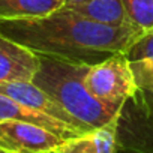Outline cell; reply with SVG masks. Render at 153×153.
Masks as SVG:
<instances>
[{
	"label": "cell",
	"instance_id": "obj_1",
	"mask_svg": "<svg viewBox=\"0 0 153 153\" xmlns=\"http://www.w3.org/2000/svg\"><path fill=\"white\" fill-rule=\"evenodd\" d=\"M0 33L36 54L96 65L123 53L143 32L89 21L65 8L39 18L0 20Z\"/></svg>",
	"mask_w": 153,
	"mask_h": 153
},
{
	"label": "cell",
	"instance_id": "obj_2",
	"mask_svg": "<svg viewBox=\"0 0 153 153\" xmlns=\"http://www.w3.org/2000/svg\"><path fill=\"white\" fill-rule=\"evenodd\" d=\"M38 56L39 69L32 83L59 104L83 132L102 128L117 117L86 89L84 76L90 65L45 54Z\"/></svg>",
	"mask_w": 153,
	"mask_h": 153
},
{
	"label": "cell",
	"instance_id": "obj_3",
	"mask_svg": "<svg viewBox=\"0 0 153 153\" xmlns=\"http://www.w3.org/2000/svg\"><path fill=\"white\" fill-rule=\"evenodd\" d=\"M84 84L90 95L116 116L138 90L131 63L123 53H116L104 62L92 65L84 76Z\"/></svg>",
	"mask_w": 153,
	"mask_h": 153
},
{
	"label": "cell",
	"instance_id": "obj_4",
	"mask_svg": "<svg viewBox=\"0 0 153 153\" xmlns=\"http://www.w3.org/2000/svg\"><path fill=\"white\" fill-rule=\"evenodd\" d=\"M116 153H153V95L138 89L117 114Z\"/></svg>",
	"mask_w": 153,
	"mask_h": 153
},
{
	"label": "cell",
	"instance_id": "obj_5",
	"mask_svg": "<svg viewBox=\"0 0 153 153\" xmlns=\"http://www.w3.org/2000/svg\"><path fill=\"white\" fill-rule=\"evenodd\" d=\"M63 141L54 132L29 122H0V146L14 153H48Z\"/></svg>",
	"mask_w": 153,
	"mask_h": 153
},
{
	"label": "cell",
	"instance_id": "obj_6",
	"mask_svg": "<svg viewBox=\"0 0 153 153\" xmlns=\"http://www.w3.org/2000/svg\"><path fill=\"white\" fill-rule=\"evenodd\" d=\"M39 56L0 33V83L33 81Z\"/></svg>",
	"mask_w": 153,
	"mask_h": 153
},
{
	"label": "cell",
	"instance_id": "obj_7",
	"mask_svg": "<svg viewBox=\"0 0 153 153\" xmlns=\"http://www.w3.org/2000/svg\"><path fill=\"white\" fill-rule=\"evenodd\" d=\"M0 93L17 101L18 104L47 114L50 117H54L60 122H65L74 128H76L78 131H81L76 123L74 122V119L59 105L56 104L42 89H39L36 84H33L32 81H12V83H0ZM83 132V131H81ZM86 134V132H83Z\"/></svg>",
	"mask_w": 153,
	"mask_h": 153
},
{
	"label": "cell",
	"instance_id": "obj_8",
	"mask_svg": "<svg viewBox=\"0 0 153 153\" xmlns=\"http://www.w3.org/2000/svg\"><path fill=\"white\" fill-rule=\"evenodd\" d=\"M5 120H21V122H29L38 126H42L51 132H54L56 135L62 137L63 140H69L74 137L83 135L81 131H78L76 128L60 122L54 117H50L47 114L33 111L21 104H18L17 101L5 96L0 93V122Z\"/></svg>",
	"mask_w": 153,
	"mask_h": 153
},
{
	"label": "cell",
	"instance_id": "obj_9",
	"mask_svg": "<svg viewBox=\"0 0 153 153\" xmlns=\"http://www.w3.org/2000/svg\"><path fill=\"white\" fill-rule=\"evenodd\" d=\"M116 126L117 117L98 129L83 135L65 140L56 153H116Z\"/></svg>",
	"mask_w": 153,
	"mask_h": 153
},
{
	"label": "cell",
	"instance_id": "obj_10",
	"mask_svg": "<svg viewBox=\"0 0 153 153\" xmlns=\"http://www.w3.org/2000/svg\"><path fill=\"white\" fill-rule=\"evenodd\" d=\"M65 9L80 15L89 21L111 27H122L131 24L122 0H89L83 3H68Z\"/></svg>",
	"mask_w": 153,
	"mask_h": 153
},
{
	"label": "cell",
	"instance_id": "obj_11",
	"mask_svg": "<svg viewBox=\"0 0 153 153\" xmlns=\"http://www.w3.org/2000/svg\"><path fill=\"white\" fill-rule=\"evenodd\" d=\"M65 0H0V20L39 18L63 8Z\"/></svg>",
	"mask_w": 153,
	"mask_h": 153
},
{
	"label": "cell",
	"instance_id": "obj_12",
	"mask_svg": "<svg viewBox=\"0 0 153 153\" xmlns=\"http://www.w3.org/2000/svg\"><path fill=\"white\" fill-rule=\"evenodd\" d=\"M129 23L141 30L147 32L153 29V0H122Z\"/></svg>",
	"mask_w": 153,
	"mask_h": 153
},
{
	"label": "cell",
	"instance_id": "obj_13",
	"mask_svg": "<svg viewBox=\"0 0 153 153\" xmlns=\"http://www.w3.org/2000/svg\"><path fill=\"white\" fill-rule=\"evenodd\" d=\"M129 63L137 62H152L153 60V29L143 32L125 51Z\"/></svg>",
	"mask_w": 153,
	"mask_h": 153
},
{
	"label": "cell",
	"instance_id": "obj_14",
	"mask_svg": "<svg viewBox=\"0 0 153 153\" xmlns=\"http://www.w3.org/2000/svg\"><path fill=\"white\" fill-rule=\"evenodd\" d=\"M138 89H143L153 95V60L131 63Z\"/></svg>",
	"mask_w": 153,
	"mask_h": 153
},
{
	"label": "cell",
	"instance_id": "obj_15",
	"mask_svg": "<svg viewBox=\"0 0 153 153\" xmlns=\"http://www.w3.org/2000/svg\"><path fill=\"white\" fill-rule=\"evenodd\" d=\"M83 2H89V0H65V5H68V3H83Z\"/></svg>",
	"mask_w": 153,
	"mask_h": 153
},
{
	"label": "cell",
	"instance_id": "obj_16",
	"mask_svg": "<svg viewBox=\"0 0 153 153\" xmlns=\"http://www.w3.org/2000/svg\"><path fill=\"white\" fill-rule=\"evenodd\" d=\"M0 153H14V152H9V150H6V149H3L2 146H0Z\"/></svg>",
	"mask_w": 153,
	"mask_h": 153
},
{
	"label": "cell",
	"instance_id": "obj_17",
	"mask_svg": "<svg viewBox=\"0 0 153 153\" xmlns=\"http://www.w3.org/2000/svg\"><path fill=\"white\" fill-rule=\"evenodd\" d=\"M48 153H56V152H48Z\"/></svg>",
	"mask_w": 153,
	"mask_h": 153
}]
</instances>
